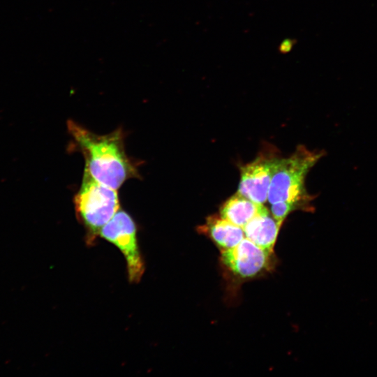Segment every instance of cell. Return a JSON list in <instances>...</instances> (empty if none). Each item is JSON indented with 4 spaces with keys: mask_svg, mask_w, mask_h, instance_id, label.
I'll use <instances>...</instances> for the list:
<instances>
[{
    "mask_svg": "<svg viewBox=\"0 0 377 377\" xmlns=\"http://www.w3.org/2000/svg\"><path fill=\"white\" fill-rule=\"evenodd\" d=\"M67 128L84 158V170L96 181L117 190L128 179L140 177L136 165L126 153L121 128L98 135L73 120L67 121Z\"/></svg>",
    "mask_w": 377,
    "mask_h": 377,
    "instance_id": "1",
    "label": "cell"
},
{
    "mask_svg": "<svg viewBox=\"0 0 377 377\" xmlns=\"http://www.w3.org/2000/svg\"><path fill=\"white\" fill-rule=\"evenodd\" d=\"M323 154L321 151L299 146L290 156L281 158L272 178L269 203L288 202L297 205L304 211L313 209L311 202L313 198L306 189L305 178Z\"/></svg>",
    "mask_w": 377,
    "mask_h": 377,
    "instance_id": "2",
    "label": "cell"
},
{
    "mask_svg": "<svg viewBox=\"0 0 377 377\" xmlns=\"http://www.w3.org/2000/svg\"><path fill=\"white\" fill-rule=\"evenodd\" d=\"M117 191L98 182L84 170L73 200L77 219L85 228L87 245L95 243L102 228L119 209Z\"/></svg>",
    "mask_w": 377,
    "mask_h": 377,
    "instance_id": "3",
    "label": "cell"
},
{
    "mask_svg": "<svg viewBox=\"0 0 377 377\" xmlns=\"http://www.w3.org/2000/svg\"><path fill=\"white\" fill-rule=\"evenodd\" d=\"M137 234L135 221L120 209L99 232V237L114 244L124 256L128 279L131 283L140 282L145 270Z\"/></svg>",
    "mask_w": 377,
    "mask_h": 377,
    "instance_id": "4",
    "label": "cell"
},
{
    "mask_svg": "<svg viewBox=\"0 0 377 377\" xmlns=\"http://www.w3.org/2000/svg\"><path fill=\"white\" fill-rule=\"evenodd\" d=\"M280 158L275 149L266 148L253 161L242 165L237 193L263 205L267 200L272 178Z\"/></svg>",
    "mask_w": 377,
    "mask_h": 377,
    "instance_id": "5",
    "label": "cell"
},
{
    "mask_svg": "<svg viewBox=\"0 0 377 377\" xmlns=\"http://www.w3.org/2000/svg\"><path fill=\"white\" fill-rule=\"evenodd\" d=\"M272 254L245 237L235 247L221 251V261L235 276L251 279L269 269Z\"/></svg>",
    "mask_w": 377,
    "mask_h": 377,
    "instance_id": "6",
    "label": "cell"
},
{
    "mask_svg": "<svg viewBox=\"0 0 377 377\" xmlns=\"http://www.w3.org/2000/svg\"><path fill=\"white\" fill-rule=\"evenodd\" d=\"M282 223L265 207L243 227V230L246 238L272 252Z\"/></svg>",
    "mask_w": 377,
    "mask_h": 377,
    "instance_id": "7",
    "label": "cell"
},
{
    "mask_svg": "<svg viewBox=\"0 0 377 377\" xmlns=\"http://www.w3.org/2000/svg\"><path fill=\"white\" fill-rule=\"evenodd\" d=\"M198 230L207 236L221 251L235 247L245 238L242 227L217 214L208 216L205 223L199 226Z\"/></svg>",
    "mask_w": 377,
    "mask_h": 377,
    "instance_id": "8",
    "label": "cell"
},
{
    "mask_svg": "<svg viewBox=\"0 0 377 377\" xmlns=\"http://www.w3.org/2000/svg\"><path fill=\"white\" fill-rule=\"evenodd\" d=\"M265 207L237 193L221 205L219 212L221 217L243 228Z\"/></svg>",
    "mask_w": 377,
    "mask_h": 377,
    "instance_id": "9",
    "label": "cell"
},
{
    "mask_svg": "<svg viewBox=\"0 0 377 377\" xmlns=\"http://www.w3.org/2000/svg\"><path fill=\"white\" fill-rule=\"evenodd\" d=\"M301 209L294 203L288 202H279L271 204L270 212L272 215L278 221L283 222L285 219L293 212Z\"/></svg>",
    "mask_w": 377,
    "mask_h": 377,
    "instance_id": "10",
    "label": "cell"
}]
</instances>
